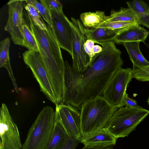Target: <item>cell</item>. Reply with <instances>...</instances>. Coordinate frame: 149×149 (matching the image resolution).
I'll use <instances>...</instances> for the list:
<instances>
[{
  "label": "cell",
  "mask_w": 149,
  "mask_h": 149,
  "mask_svg": "<svg viewBox=\"0 0 149 149\" xmlns=\"http://www.w3.org/2000/svg\"><path fill=\"white\" fill-rule=\"evenodd\" d=\"M117 139L104 127L82 136L80 142L86 146H113Z\"/></svg>",
  "instance_id": "obj_13"
},
{
  "label": "cell",
  "mask_w": 149,
  "mask_h": 149,
  "mask_svg": "<svg viewBox=\"0 0 149 149\" xmlns=\"http://www.w3.org/2000/svg\"><path fill=\"white\" fill-rule=\"evenodd\" d=\"M116 21L138 22L136 16L128 8H121L118 11L111 10L110 15L107 16V20L106 22Z\"/></svg>",
  "instance_id": "obj_20"
},
{
  "label": "cell",
  "mask_w": 149,
  "mask_h": 149,
  "mask_svg": "<svg viewBox=\"0 0 149 149\" xmlns=\"http://www.w3.org/2000/svg\"><path fill=\"white\" fill-rule=\"evenodd\" d=\"M81 149H113V146H84Z\"/></svg>",
  "instance_id": "obj_32"
},
{
  "label": "cell",
  "mask_w": 149,
  "mask_h": 149,
  "mask_svg": "<svg viewBox=\"0 0 149 149\" xmlns=\"http://www.w3.org/2000/svg\"><path fill=\"white\" fill-rule=\"evenodd\" d=\"M140 42H127L122 45L124 46L133 65L140 66L149 65V62L145 58L140 49Z\"/></svg>",
  "instance_id": "obj_18"
},
{
  "label": "cell",
  "mask_w": 149,
  "mask_h": 149,
  "mask_svg": "<svg viewBox=\"0 0 149 149\" xmlns=\"http://www.w3.org/2000/svg\"><path fill=\"white\" fill-rule=\"evenodd\" d=\"M81 108L82 136L104 128L118 109L112 107L102 96H97L84 102Z\"/></svg>",
  "instance_id": "obj_3"
},
{
  "label": "cell",
  "mask_w": 149,
  "mask_h": 149,
  "mask_svg": "<svg viewBox=\"0 0 149 149\" xmlns=\"http://www.w3.org/2000/svg\"><path fill=\"white\" fill-rule=\"evenodd\" d=\"M32 31L45 65L56 100H63L65 93V65L59 45L52 26L48 24L45 30L33 23L28 14Z\"/></svg>",
  "instance_id": "obj_2"
},
{
  "label": "cell",
  "mask_w": 149,
  "mask_h": 149,
  "mask_svg": "<svg viewBox=\"0 0 149 149\" xmlns=\"http://www.w3.org/2000/svg\"><path fill=\"white\" fill-rule=\"evenodd\" d=\"M136 24H138V22L120 21L107 22L101 24L99 27L111 29L120 33L127 27Z\"/></svg>",
  "instance_id": "obj_26"
},
{
  "label": "cell",
  "mask_w": 149,
  "mask_h": 149,
  "mask_svg": "<svg viewBox=\"0 0 149 149\" xmlns=\"http://www.w3.org/2000/svg\"><path fill=\"white\" fill-rule=\"evenodd\" d=\"M144 43L146 46L149 49V45L147 44H146L145 43Z\"/></svg>",
  "instance_id": "obj_34"
},
{
  "label": "cell",
  "mask_w": 149,
  "mask_h": 149,
  "mask_svg": "<svg viewBox=\"0 0 149 149\" xmlns=\"http://www.w3.org/2000/svg\"><path fill=\"white\" fill-rule=\"evenodd\" d=\"M132 78V69L121 68L112 78L102 96L114 108L123 107L125 94Z\"/></svg>",
  "instance_id": "obj_7"
},
{
  "label": "cell",
  "mask_w": 149,
  "mask_h": 149,
  "mask_svg": "<svg viewBox=\"0 0 149 149\" xmlns=\"http://www.w3.org/2000/svg\"><path fill=\"white\" fill-rule=\"evenodd\" d=\"M147 102L148 104L149 105V96L148 98V100H147Z\"/></svg>",
  "instance_id": "obj_35"
},
{
  "label": "cell",
  "mask_w": 149,
  "mask_h": 149,
  "mask_svg": "<svg viewBox=\"0 0 149 149\" xmlns=\"http://www.w3.org/2000/svg\"><path fill=\"white\" fill-rule=\"evenodd\" d=\"M10 40L7 37L0 42V67L7 70L16 92L19 93L18 88L10 64L9 56Z\"/></svg>",
  "instance_id": "obj_16"
},
{
  "label": "cell",
  "mask_w": 149,
  "mask_h": 149,
  "mask_svg": "<svg viewBox=\"0 0 149 149\" xmlns=\"http://www.w3.org/2000/svg\"><path fill=\"white\" fill-rule=\"evenodd\" d=\"M25 1L34 6L42 16L47 24L52 26V21L50 11L42 3L36 0H27Z\"/></svg>",
  "instance_id": "obj_24"
},
{
  "label": "cell",
  "mask_w": 149,
  "mask_h": 149,
  "mask_svg": "<svg viewBox=\"0 0 149 149\" xmlns=\"http://www.w3.org/2000/svg\"><path fill=\"white\" fill-rule=\"evenodd\" d=\"M149 114L141 107H122L116 109L104 128L117 139L128 136Z\"/></svg>",
  "instance_id": "obj_5"
},
{
  "label": "cell",
  "mask_w": 149,
  "mask_h": 149,
  "mask_svg": "<svg viewBox=\"0 0 149 149\" xmlns=\"http://www.w3.org/2000/svg\"><path fill=\"white\" fill-rule=\"evenodd\" d=\"M149 31L140 26L138 24L132 25L119 33L113 42L123 44L127 42H140L145 43Z\"/></svg>",
  "instance_id": "obj_14"
},
{
  "label": "cell",
  "mask_w": 149,
  "mask_h": 149,
  "mask_svg": "<svg viewBox=\"0 0 149 149\" xmlns=\"http://www.w3.org/2000/svg\"><path fill=\"white\" fill-rule=\"evenodd\" d=\"M55 122V111L44 107L30 127L22 149H46Z\"/></svg>",
  "instance_id": "obj_4"
},
{
  "label": "cell",
  "mask_w": 149,
  "mask_h": 149,
  "mask_svg": "<svg viewBox=\"0 0 149 149\" xmlns=\"http://www.w3.org/2000/svg\"><path fill=\"white\" fill-rule=\"evenodd\" d=\"M23 57L24 63L30 68L38 83L41 91L56 105L54 93L40 52L28 50L23 53Z\"/></svg>",
  "instance_id": "obj_8"
},
{
  "label": "cell",
  "mask_w": 149,
  "mask_h": 149,
  "mask_svg": "<svg viewBox=\"0 0 149 149\" xmlns=\"http://www.w3.org/2000/svg\"><path fill=\"white\" fill-rule=\"evenodd\" d=\"M95 43L93 41L87 38L84 44V48L85 52L89 57L92 62L97 56H96L94 54L93 51Z\"/></svg>",
  "instance_id": "obj_29"
},
{
  "label": "cell",
  "mask_w": 149,
  "mask_h": 149,
  "mask_svg": "<svg viewBox=\"0 0 149 149\" xmlns=\"http://www.w3.org/2000/svg\"><path fill=\"white\" fill-rule=\"evenodd\" d=\"M70 23L72 30V67L75 71L82 72L92 63L84 48L87 38L85 27L79 19L71 17Z\"/></svg>",
  "instance_id": "obj_6"
},
{
  "label": "cell",
  "mask_w": 149,
  "mask_h": 149,
  "mask_svg": "<svg viewBox=\"0 0 149 149\" xmlns=\"http://www.w3.org/2000/svg\"><path fill=\"white\" fill-rule=\"evenodd\" d=\"M80 141L66 135L64 143L61 149H75Z\"/></svg>",
  "instance_id": "obj_28"
},
{
  "label": "cell",
  "mask_w": 149,
  "mask_h": 149,
  "mask_svg": "<svg viewBox=\"0 0 149 149\" xmlns=\"http://www.w3.org/2000/svg\"><path fill=\"white\" fill-rule=\"evenodd\" d=\"M0 149H3L2 148L1 145H0Z\"/></svg>",
  "instance_id": "obj_36"
},
{
  "label": "cell",
  "mask_w": 149,
  "mask_h": 149,
  "mask_svg": "<svg viewBox=\"0 0 149 149\" xmlns=\"http://www.w3.org/2000/svg\"><path fill=\"white\" fill-rule=\"evenodd\" d=\"M24 7L34 24L40 29L45 30L47 28L46 25L36 8L32 4L27 3Z\"/></svg>",
  "instance_id": "obj_22"
},
{
  "label": "cell",
  "mask_w": 149,
  "mask_h": 149,
  "mask_svg": "<svg viewBox=\"0 0 149 149\" xmlns=\"http://www.w3.org/2000/svg\"><path fill=\"white\" fill-rule=\"evenodd\" d=\"M67 134L61 125L55 121L49 142L46 149H61L64 143Z\"/></svg>",
  "instance_id": "obj_19"
},
{
  "label": "cell",
  "mask_w": 149,
  "mask_h": 149,
  "mask_svg": "<svg viewBox=\"0 0 149 149\" xmlns=\"http://www.w3.org/2000/svg\"><path fill=\"white\" fill-rule=\"evenodd\" d=\"M23 1L21 0H10L8 2V17L4 27V30L10 34L13 43L22 46L24 44L22 32L24 19Z\"/></svg>",
  "instance_id": "obj_11"
},
{
  "label": "cell",
  "mask_w": 149,
  "mask_h": 149,
  "mask_svg": "<svg viewBox=\"0 0 149 149\" xmlns=\"http://www.w3.org/2000/svg\"><path fill=\"white\" fill-rule=\"evenodd\" d=\"M102 51L85 71H75L65 61V93L63 104L77 109L84 102L102 96L116 73L122 68L121 52L113 41L100 45Z\"/></svg>",
  "instance_id": "obj_1"
},
{
  "label": "cell",
  "mask_w": 149,
  "mask_h": 149,
  "mask_svg": "<svg viewBox=\"0 0 149 149\" xmlns=\"http://www.w3.org/2000/svg\"><path fill=\"white\" fill-rule=\"evenodd\" d=\"M139 24L149 28V13H144L136 16Z\"/></svg>",
  "instance_id": "obj_31"
},
{
  "label": "cell",
  "mask_w": 149,
  "mask_h": 149,
  "mask_svg": "<svg viewBox=\"0 0 149 149\" xmlns=\"http://www.w3.org/2000/svg\"><path fill=\"white\" fill-rule=\"evenodd\" d=\"M126 3L128 8L132 10L136 16L149 13V5L143 1L133 0Z\"/></svg>",
  "instance_id": "obj_23"
},
{
  "label": "cell",
  "mask_w": 149,
  "mask_h": 149,
  "mask_svg": "<svg viewBox=\"0 0 149 149\" xmlns=\"http://www.w3.org/2000/svg\"><path fill=\"white\" fill-rule=\"evenodd\" d=\"M22 32L24 38L23 47H26L29 50L39 52L34 35L24 19L23 21Z\"/></svg>",
  "instance_id": "obj_21"
},
{
  "label": "cell",
  "mask_w": 149,
  "mask_h": 149,
  "mask_svg": "<svg viewBox=\"0 0 149 149\" xmlns=\"http://www.w3.org/2000/svg\"><path fill=\"white\" fill-rule=\"evenodd\" d=\"M52 28L61 48L67 51L72 56V30L70 21L63 12H50Z\"/></svg>",
  "instance_id": "obj_12"
},
{
  "label": "cell",
  "mask_w": 149,
  "mask_h": 149,
  "mask_svg": "<svg viewBox=\"0 0 149 149\" xmlns=\"http://www.w3.org/2000/svg\"><path fill=\"white\" fill-rule=\"evenodd\" d=\"M0 136L3 149L22 148L18 128L4 103L2 104L0 109Z\"/></svg>",
  "instance_id": "obj_9"
},
{
  "label": "cell",
  "mask_w": 149,
  "mask_h": 149,
  "mask_svg": "<svg viewBox=\"0 0 149 149\" xmlns=\"http://www.w3.org/2000/svg\"><path fill=\"white\" fill-rule=\"evenodd\" d=\"M93 51L94 53L96 56L98 55L102 51V48L101 46L99 45H95L93 47Z\"/></svg>",
  "instance_id": "obj_33"
},
{
  "label": "cell",
  "mask_w": 149,
  "mask_h": 149,
  "mask_svg": "<svg viewBox=\"0 0 149 149\" xmlns=\"http://www.w3.org/2000/svg\"><path fill=\"white\" fill-rule=\"evenodd\" d=\"M80 19L83 25L88 29L97 28L107 20V16L104 11L86 12L80 15Z\"/></svg>",
  "instance_id": "obj_17"
},
{
  "label": "cell",
  "mask_w": 149,
  "mask_h": 149,
  "mask_svg": "<svg viewBox=\"0 0 149 149\" xmlns=\"http://www.w3.org/2000/svg\"><path fill=\"white\" fill-rule=\"evenodd\" d=\"M56 106L55 121L61 125L67 134L80 141L82 136L80 112L72 106L63 104Z\"/></svg>",
  "instance_id": "obj_10"
},
{
  "label": "cell",
  "mask_w": 149,
  "mask_h": 149,
  "mask_svg": "<svg viewBox=\"0 0 149 149\" xmlns=\"http://www.w3.org/2000/svg\"><path fill=\"white\" fill-rule=\"evenodd\" d=\"M132 73L133 78L141 81H149V65L140 66L133 65Z\"/></svg>",
  "instance_id": "obj_25"
},
{
  "label": "cell",
  "mask_w": 149,
  "mask_h": 149,
  "mask_svg": "<svg viewBox=\"0 0 149 149\" xmlns=\"http://www.w3.org/2000/svg\"><path fill=\"white\" fill-rule=\"evenodd\" d=\"M40 2L43 4L50 12L56 13L63 12V5L57 0H40Z\"/></svg>",
  "instance_id": "obj_27"
},
{
  "label": "cell",
  "mask_w": 149,
  "mask_h": 149,
  "mask_svg": "<svg viewBox=\"0 0 149 149\" xmlns=\"http://www.w3.org/2000/svg\"><path fill=\"white\" fill-rule=\"evenodd\" d=\"M84 31L88 38L100 45L103 42L113 41L119 33L114 30L100 27L95 29L85 27Z\"/></svg>",
  "instance_id": "obj_15"
},
{
  "label": "cell",
  "mask_w": 149,
  "mask_h": 149,
  "mask_svg": "<svg viewBox=\"0 0 149 149\" xmlns=\"http://www.w3.org/2000/svg\"><path fill=\"white\" fill-rule=\"evenodd\" d=\"M128 108H139L141 107L139 106L134 100L129 97L126 92L125 93L123 103V106Z\"/></svg>",
  "instance_id": "obj_30"
}]
</instances>
